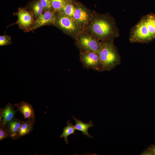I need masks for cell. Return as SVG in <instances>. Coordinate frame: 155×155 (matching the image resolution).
I'll use <instances>...</instances> for the list:
<instances>
[{"instance_id":"obj_1","label":"cell","mask_w":155,"mask_h":155,"mask_svg":"<svg viewBox=\"0 0 155 155\" xmlns=\"http://www.w3.org/2000/svg\"><path fill=\"white\" fill-rule=\"evenodd\" d=\"M90 28L94 37L101 42L114 40L119 36L115 20L107 15H99L95 17Z\"/></svg>"},{"instance_id":"obj_2","label":"cell","mask_w":155,"mask_h":155,"mask_svg":"<svg viewBox=\"0 0 155 155\" xmlns=\"http://www.w3.org/2000/svg\"><path fill=\"white\" fill-rule=\"evenodd\" d=\"M155 39V14L143 16L131 29L129 37L131 43H145Z\"/></svg>"},{"instance_id":"obj_3","label":"cell","mask_w":155,"mask_h":155,"mask_svg":"<svg viewBox=\"0 0 155 155\" xmlns=\"http://www.w3.org/2000/svg\"><path fill=\"white\" fill-rule=\"evenodd\" d=\"M98 53L101 66V71H110L119 65L121 57L113 40L101 42Z\"/></svg>"},{"instance_id":"obj_4","label":"cell","mask_w":155,"mask_h":155,"mask_svg":"<svg viewBox=\"0 0 155 155\" xmlns=\"http://www.w3.org/2000/svg\"><path fill=\"white\" fill-rule=\"evenodd\" d=\"M80 60L84 68L101 71V63L98 52L80 50Z\"/></svg>"},{"instance_id":"obj_5","label":"cell","mask_w":155,"mask_h":155,"mask_svg":"<svg viewBox=\"0 0 155 155\" xmlns=\"http://www.w3.org/2000/svg\"><path fill=\"white\" fill-rule=\"evenodd\" d=\"M18 19L16 24L26 32L30 31L35 19L33 12L25 8H20L17 13Z\"/></svg>"},{"instance_id":"obj_6","label":"cell","mask_w":155,"mask_h":155,"mask_svg":"<svg viewBox=\"0 0 155 155\" xmlns=\"http://www.w3.org/2000/svg\"><path fill=\"white\" fill-rule=\"evenodd\" d=\"M54 24L68 34L74 33L77 31V25L73 19L60 12L56 15Z\"/></svg>"},{"instance_id":"obj_7","label":"cell","mask_w":155,"mask_h":155,"mask_svg":"<svg viewBox=\"0 0 155 155\" xmlns=\"http://www.w3.org/2000/svg\"><path fill=\"white\" fill-rule=\"evenodd\" d=\"M77 45L80 50L98 53L101 48L102 42L94 37L84 35L79 38Z\"/></svg>"},{"instance_id":"obj_8","label":"cell","mask_w":155,"mask_h":155,"mask_svg":"<svg viewBox=\"0 0 155 155\" xmlns=\"http://www.w3.org/2000/svg\"><path fill=\"white\" fill-rule=\"evenodd\" d=\"M55 19L56 15L53 10L45 11L35 20L30 31H33L44 26L54 24Z\"/></svg>"},{"instance_id":"obj_9","label":"cell","mask_w":155,"mask_h":155,"mask_svg":"<svg viewBox=\"0 0 155 155\" xmlns=\"http://www.w3.org/2000/svg\"><path fill=\"white\" fill-rule=\"evenodd\" d=\"M73 18L78 26H83L87 25L90 20V14L86 9L82 6L77 5Z\"/></svg>"},{"instance_id":"obj_10","label":"cell","mask_w":155,"mask_h":155,"mask_svg":"<svg viewBox=\"0 0 155 155\" xmlns=\"http://www.w3.org/2000/svg\"><path fill=\"white\" fill-rule=\"evenodd\" d=\"M14 105L22 114L25 119L27 118L29 120L35 121L34 111L31 105L24 101H21Z\"/></svg>"},{"instance_id":"obj_11","label":"cell","mask_w":155,"mask_h":155,"mask_svg":"<svg viewBox=\"0 0 155 155\" xmlns=\"http://www.w3.org/2000/svg\"><path fill=\"white\" fill-rule=\"evenodd\" d=\"M17 111L15 110L13 105L10 103H8L3 108H0V115L2 117V121L0 125H6L12 120Z\"/></svg>"},{"instance_id":"obj_12","label":"cell","mask_w":155,"mask_h":155,"mask_svg":"<svg viewBox=\"0 0 155 155\" xmlns=\"http://www.w3.org/2000/svg\"><path fill=\"white\" fill-rule=\"evenodd\" d=\"M16 118L14 117L6 125L9 137L13 140L16 137L18 131L23 122Z\"/></svg>"},{"instance_id":"obj_13","label":"cell","mask_w":155,"mask_h":155,"mask_svg":"<svg viewBox=\"0 0 155 155\" xmlns=\"http://www.w3.org/2000/svg\"><path fill=\"white\" fill-rule=\"evenodd\" d=\"M73 117L76 123L75 125L76 130L82 132L83 135H86L87 137L90 138H93V137L88 132L89 129L94 126L92 121H90L89 123H85L83 122L81 120L75 118L73 115Z\"/></svg>"},{"instance_id":"obj_14","label":"cell","mask_w":155,"mask_h":155,"mask_svg":"<svg viewBox=\"0 0 155 155\" xmlns=\"http://www.w3.org/2000/svg\"><path fill=\"white\" fill-rule=\"evenodd\" d=\"M34 121L29 120L24 121L13 140L19 139L23 136L29 134L33 129Z\"/></svg>"},{"instance_id":"obj_15","label":"cell","mask_w":155,"mask_h":155,"mask_svg":"<svg viewBox=\"0 0 155 155\" xmlns=\"http://www.w3.org/2000/svg\"><path fill=\"white\" fill-rule=\"evenodd\" d=\"M29 10L33 13L35 20L43 12V6L40 0H35L28 4Z\"/></svg>"},{"instance_id":"obj_16","label":"cell","mask_w":155,"mask_h":155,"mask_svg":"<svg viewBox=\"0 0 155 155\" xmlns=\"http://www.w3.org/2000/svg\"><path fill=\"white\" fill-rule=\"evenodd\" d=\"M67 125L63 128V132L60 137L61 138H63L64 140L65 141L66 144H69L67 139L68 136L71 134H73L75 135V131L76 129L75 126L72 123L70 122L69 120H68L67 122Z\"/></svg>"},{"instance_id":"obj_17","label":"cell","mask_w":155,"mask_h":155,"mask_svg":"<svg viewBox=\"0 0 155 155\" xmlns=\"http://www.w3.org/2000/svg\"><path fill=\"white\" fill-rule=\"evenodd\" d=\"M75 7L70 1L67 0L61 10V13L69 17L73 18L75 11Z\"/></svg>"},{"instance_id":"obj_18","label":"cell","mask_w":155,"mask_h":155,"mask_svg":"<svg viewBox=\"0 0 155 155\" xmlns=\"http://www.w3.org/2000/svg\"><path fill=\"white\" fill-rule=\"evenodd\" d=\"M52 10L54 12H60L65 5L67 0H50Z\"/></svg>"},{"instance_id":"obj_19","label":"cell","mask_w":155,"mask_h":155,"mask_svg":"<svg viewBox=\"0 0 155 155\" xmlns=\"http://www.w3.org/2000/svg\"><path fill=\"white\" fill-rule=\"evenodd\" d=\"M9 137L6 125H0V141Z\"/></svg>"},{"instance_id":"obj_20","label":"cell","mask_w":155,"mask_h":155,"mask_svg":"<svg viewBox=\"0 0 155 155\" xmlns=\"http://www.w3.org/2000/svg\"><path fill=\"white\" fill-rule=\"evenodd\" d=\"M11 38L9 35H4L0 36V46H5L11 44Z\"/></svg>"},{"instance_id":"obj_21","label":"cell","mask_w":155,"mask_h":155,"mask_svg":"<svg viewBox=\"0 0 155 155\" xmlns=\"http://www.w3.org/2000/svg\"><path fill=\"white\" fill-rule=\"evenodd\" d=\"M44 9V11L49 9H52V6L50 0H40Z\"/></svg>"},{"instance_id":"obj_22","label":"cell","mask_w":155,"mask_h":155,"mask_svg":"<svg viewBox=\"0 0 155 155\" xmlns=\"http://www.w3.org/2000/svg\"><path fill=\"white\" fill-rule=\"evenodd\" d=\"M153 152L154 155H155V147L153 149Z\"/></svg>"}]
</instances>
